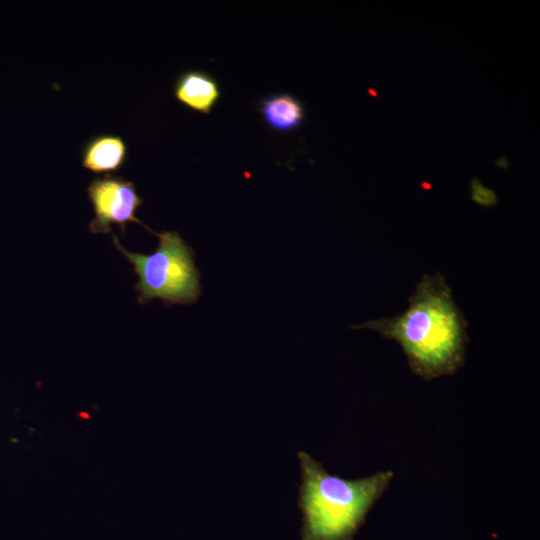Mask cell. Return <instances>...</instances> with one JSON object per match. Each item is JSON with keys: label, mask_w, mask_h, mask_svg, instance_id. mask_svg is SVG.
Returning <instances> with one entry per match:
<instances>
[{"label": "cell", "mask_w": 540, "mask_h": 540, "mask_svg": "<svg viewBox=\"0 0 540 540\" xmlns=\"http://www.w3.org/2000/svg\"><path fill=\"white\" fill-rule=\"evenodd\" d=\"M128 158V147L120 135L99 134L89 139L81 150L82 166L95 174L119 171Z\"/></svg>", "instance_id": "obj_5"}, {"label": "cell", "mask_w": 540, "mask_h": 540, "mask_svg": "<svg viewBox=\"0 0 540 540\" xmlns=\"http://www.w3.org/2000/svg\"><path fill=\"white\" fill-rule=\"evenodd\" d=\"M263 120L274 130L288 132L297 129L305 117L300 100L290 94H275L260 103Z\"/></svg>", "instance_id": "obj_7"}, {"label": "cell", "mask_w": 540, "mask_h": 540, "mask_svg": "<svg viewBox=\"0 0 540 540\" xmlns=\"http://www.w3.org/2000/svg\"><path fill=\"white\" fill-rule=\"evenodd\" d=\"M408 301L399 315L352 328L370 329L398 343L411 372L425 381L454 375L465 363L468 324L444 276L423 275Z\"/></svg>", "instance_id": "obj_1"}, {"label": "cell", "mask_w": 540, "mask_h": 540, "mask_svg": "<svg viewBox=\"0 0 540 540\" xmlns=\"http://www.w3.org/2000/svg\"><path fill=\"white\" fill-rule=\"evenodd\" d=\"M155 235L159 242L150 255L126 250L117 236L112 235L116 249L132 264L138 277L134 286L138 302L144 304L161 299L167 306L195 303L201 294V286L193 249L176 231Z\"/></svg>", "instance_id": "obj_3"}, {"label": "cell", "mask_w": 540, "mask_h": 540, "mask_svg": "<svg viewBox=\"0 0 540 540\" xmlns=\"http://www.w3.org/2000/svg\"><path fill=\"white\" fill-rule=\"evenodd\" d=\"M301 482L297 507L301 540H353L367 515L389 489L392 470L347 479L326 470L305 451H299Z\"/></svg>", "instance_id": "obj_2"}, {"label": "cell", "mask_w": 540, "mask_h": 540, "mask_svg": "<svg viewBox=\"0 0 540 540\" xmlns=\"http://www.w3.org/2000/svg\"><path fill=\"white\" fill-rule=\"evenodd\" d=\"M173 91L180 103L203 114H209L220 98L217 81L200 70H188L180 74L175 80Z\"/></svg>", "instance_id": "obj_6"}, {"label": "cell", "mask_w": 540, "mask_h": 540, "mask_svg": "<svg viewBox=\"0 0 540 540\" xmlns=\"http://www.w3.org/2000/svg\"><path fill=\"white\" fill-rule=\"evenodd\" d=\"M86 192L94 211V218L89 223L91 233L108 234L112 225H118L125 236L127 224L131 222L154 233L136 216L143 199L132 181L110 174L96 177L89 183Z\"/></svg>", "instance_id": "obj_4"}]
</instances>
